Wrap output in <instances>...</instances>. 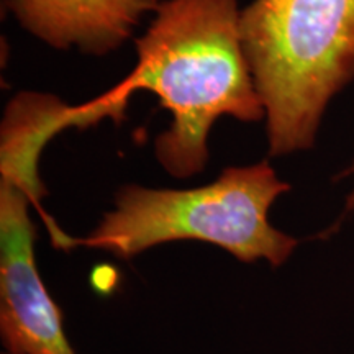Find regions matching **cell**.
Returning <instances> with one entry per match:
<instances>
[{"instance_id":"1","label":"cell","mask_w":354,"mask_h":354,"mask_svg":"<svg viewBox=\"0 0 354 354\" xmlns=\"http://www.w3.org/2000/svg\"><path fill=\"white\" fill-rule=\"evenodd\" d=\"M240 13L238 0H162L136 39L131 73L97 99L68 105L66 130L120 123L135 92H153L172 117L154 140L156 161L176 179L201 174L216 120L254 123L266 117L243 51Z\"/></svg>"},{"instance_id":"2","label":"cell","mask_w":354,"mask_h":354,"mask_svg":"<svg viewBox=\"0 0 354 354\" xmlns=\"http://www.w3.org/2000/svg\"><path fill=\"white\" fill-rule=\"evenodd\" d=\"M240 35L269 158L312 149L330 104L354 81V0H253Z\"/></svg>"},{"instance_id":"3","label":"cell","mask_w":354,"mask_h":354,"mask_svg":"<svg viewBox=\"0 0 354 354\" xmlns=\"http://www.w3.org/2000/svg\"><path fill=\"white\" fill-rule=\"evenodd\" d=\"M290 190L269 161L225 167L212 183L194 189H153L125 184L115 192L113 209L102 215L73 248L100 250L130 261L171 241L210 243L253 264L284 266L299 240L269 220L274 202Z\"/></svg>"},{"instance_id":"4","label":"cell","mask_w":354,"mask_h":354,"mask_svg":"<svg viewBox=\"0 0 354 354\" xmlns=\"http://www.w3.org/2000/svg\"><path fill=\"white\" fill-rule=\"evenodd\" d=\"M33 205L24 190L0 185V336L7 354H77L63 310L37 264Z\"/></svg>"},{"instance_id":"5","label":"cell","mask_w":354,"mask_h":354,"mask_svg":"<svg viewBox=\"0 0 354 354\" xmlns=\"http://www.w3.org/2000/svg\"><path fill=\"white\" fill-rule=\"evenodd\" d=\"M21 28L57 51H117L162 0H3Z\"/></svg>"},{"instance_id":"6","label":"cell","mask_w":354,"mask_h":354,"mask_svg":"<svg viewBox=\"0 0 354 354\" xmlns=\"http://www.w3.org/2000/svg\"><path fill=\"white\" fill-rule=\"evenodd\" d=\"M68 105L48 92H19L6 105L0 125V184L24 190L48 223L51 240L61 236L63 230L39 205L48 190L39 179L38 162L48 143L66 130Z\"/></svg>"},{"instance_id":"7","label":"cell","mask_w":354,"mask_h":354,"mask_svg":"<svg viewBox=\"0 0 354 354\" xmlns=\"http://www.w3.org/2000/svg\"><path fill=\"white\" fill-rule=\"evenodd\" d=\"M344 177H351V179L354 180V161L346 167V169L339 172V176L336 177V179L339 180V179H344ZM353 210H354V185H353L351 192H349L348 197H346V205H344V215L351 214Z\"/></svg>"},{"instance_id":"8","label":"cell","mask_w":354,"mask_h":354,"mask_svg":"<svg viewBox=\"0 0 354 354\" xmlns=\"http://www.w3.org/2000/svg\"><path fill=\"white\" fill-rule=\"evenodd\" d=\"M3 354H7V353H3Z\"/></svg>"}]
</instances>
